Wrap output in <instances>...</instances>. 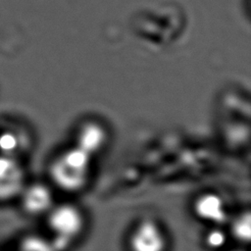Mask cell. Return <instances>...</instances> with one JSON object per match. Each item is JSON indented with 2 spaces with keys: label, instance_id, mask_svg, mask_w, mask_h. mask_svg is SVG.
<instances>
[{
  "label": "cell",
  "instance_id": "52a82bcc",
  "mask_svg": "<svg viewBox=\"0 0 251 251\" xmlns=\"http://www.w3.org/2000/svg\"><path fill=\"white\" fill-rule=\"evenodd\" d=\"M195 216L212 226H223L228 220L227 209L221 195L206 192L199 195L193 203Z\"/></svg>",
  "mask_w": 251,
  "mask_h": 251
},
{
  "label": "cell",
  "instance_id": "9c48e42d",
  "mask_svg": "<svg viewBox=\"0 0 251 251\" xmlns=\"http://www.w3.org/2000/svg\"><path fill=\"white\" fill-rule=\"evenodd\" d=\"M230 234L238 242L248 243L251 237V216L248 211L238 214L230 223Z\"/></svg>",
  "mask_w": 251,
  "mask_h": 251
},
{
  "label": "cell",
  "instance_id": "ba28073f",
  "mask_svg": "<svg viewBox=\"0 0 251 251\" xmlns=\"http://www.w3.org/2000/svg\"><path fill=\"white\" fill-rule=\"evenodd\" d=\"M15 251H58L50 237L39 233H26L22 235Z\"/></svg>",
  "mask_w": 251,
  "mask_h": 251
},
{
  "label": "cell",
  "instance_id": "8992f818",
  "mask_svg": "<svg viewBox=\"0 0 251 251\" xmlns=\"http://www.w3.org/2000/svg\"><path fill=\"white\" fill-rule=\"evenodd\" d=\"M108 138V131L102 124L96 121H86L78 126L75 132V146L93 158L106 147Z\"/></svg>",
  "mask_w": 251,
  "mask_h": 251
},
{
  "label": "cell",
  "instance_id": "5b68a950",
  "mask_svg": "<svg viewBox=\"0 0 251 251\" xmlns=\"http://www.w3.org/2000/svg\"><path fill=\"white\" fill-rule=\"evenodd\" d=\"M17 201L22 211L30 217H45L55 204L51 187L42 181H27Z\"/></svg>",
  "mask_w": 251,
  "mask_h": 251
},
{
  "label": "cell",
  "instance_id": "277c9868",
  "mask_svg": "<svg viewBox=\"0 0 251 251\" xmlns=\"http://www.w3.org/2000/svg\"><path fill=\"white\" fill-rule=\"evenodd\" d=\"M167 235L153 220H142L131 229L128 236L129 251H166Z\"/></svg>",
  "mask_w": 251,
  "mask_h": 251
},
{
  "label": "cell",
  "instance_id": "3957f363",
  "mask_svg": "<svg viewBox=\"0 0 251 251\" xmlns=\"http://www.w3.org/2000/svg\"><path fill=\"white\" fill-rule=\"evenodd\" d=\"M26 182V172L21 158L0 152V205L17 201Z\"/></svg>",
  "mask_w": 251,
  "mask_h": 251
},
{
  "label": "cell",
  "instance_id": "7a4b0ae2",
  "mask_svg": "<svg viewBox=\"0 0 251 251\" xmlns=\"http://www.w3.org/2000/svg\"><path fill=\"white\" fill-rule=\"evenodd\" d=\"M50 237L58 251H65L82 233L85 218L82 211L75 204H54L45 215Z\"/></svg>",
  "mask_w": 251,
  "mask_h": 251
},
{
  "label": "cell",
  "instance_id": "6da1fadb",
  "mask_svg": "<svg viewBox=\"0 0 251 251\" xmlns=\"http://www.w3.org/2000/svg\"><path fill=\"white\" fill-rule=\"evenodd\" d=\"M92 157L75 145L53 158L48 166L52 183L66 192L83 189L91 175Z\"/></svg>",
  "mask_w": 251,
  "mask_h": 251
},
{
  "label": "cell",
  "instance_id": "30bf717a",
  "mask_svg": "<svg viewBox=\"0 0 251 251\" xmlns=\"http://www.w3.org/2000/svg\"><path fill=\"white\" fill-rule=\"evenodd\" d=\"M205 234V244L212 250H220L225 247L227 241V234L222 228V226H212Z\"/></svg>",
  "mask_w": 251,
  "mask_h": 251
},
{
  "label": "cell",
  "instance_id": "8fae6325",
  "mask_svg": "<svg viewBox=\"0 0 251 251\" xmlns=\"http://www.w3.org/2000/svg\"><path fill=\"white\" fill-rule=\"evenodd\" d=\"M229 251H244L242 249H232V250H229Z\"/></svg>",
  "mask_w": 251,
  "mask_h": 251
}]
</instances>
